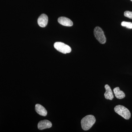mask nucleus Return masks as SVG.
Listing matches in <instances>:
<instances>
[{
  "instance_id": "nucleus-6",
  "label": "nucleus",
  "mask_w": 132,
  "mask_h": 132,
  "mask_svg": "<svg viewBox=\"0 0 132 132\" xmlns=\"http://www.w3.org/2000/svg\"><path fill=\"white\" fill-rule=\"evenodd\" d=\"M52 124L50 121L48 120L41 121L38 123V129L40 130L49 128L52 127Z\"/></svg>"
},
{
  "instance_id": "nucleus-2",
  "label": "nucleus",
  "mask_w": 132,
  "mask_h": 132,
  "mask_svg": "<svg viewBox=\"0 0 132 132\" xmlns=\"http://www.w3.org/2000/svg\"><path fill=\"white\" fill-rule=\"evenodd\" d=\"M114 111L126 120H128L131 118V113L129 110L126 108L121 105H118L114 108Z\"/></svg>"
},
{
  "instance_id": "nucleus-12",
  "label": "nucleus",
  "mask_w": 132,
  "mask_h": 132,
  "mask_svg": "<svg viewBox=\"0 0 132 132\" xmlns=\"http://www.w3.org/2000/svg\"><path fill=\"white\" fill-rule=\"evenodd\" d=\"M124 15L129 19H132V12L127 11L124 13Z\"/></svg>"
},
{
  "instance_id": "nucleus-8",
  "label": "nucleus",
  "mask_w": 132,
  "mask_h": 132,
  "mask_svg": "<svg viewBox=\"0 0 132 132\" xmlns=\"http://www.w3.org/2000/svg\"><path fill=\"white\" fill-rule=\"evenodd\" d=\"M35 108L36 112L39 115L43 116H46L47 115V111L44 107L40 104H36Z\"/></svg>"
},
{
  "instance_id": "nucleus-3",
  "label": "nucleus",
  "mask_w": 132,
  "mask_h": 132,
  "mask_svg": "<svg viewBox=\"0 0 132 132\" xmlns=\"http://www.w3.org/2000/svg\"><path fill=\"white\" fill-rule=\"evenodd\" d=\"M95 37L99 42L104 44L106 42V38L105 36L104 31L100 27H96L94 29Z\"/></svg>"
},
{
  "instance_id": "nucleus-5",
  "label": "nucleus",
  "mask_w": 132,
  "mask_h": 132,
  "mask_svg": "<svg viewBox=\"0 0 132 132\" xmlns=\"http://www.w3.org/2000/svg\"><path fill=\"white\" fill-rule=\"evenodd\" d=\"M48 18L46 15L42 14L39 17L38 20V25L41 27H45L47 25Z\"/></svg>"
},
{
  "instance_id": "nucleus-13",
  "label": "nucleus",
  "mask_w": 132,
  "mask_h": 132,
  "mask_svg": "<svg viewBox=\"0 0 132 132\" xmlns=\"http://www.w3.org/2000/svg\"><path fill=\"white\" fill-rule=\"evenodd\" d=\"M131 1L132 2V0H131Z\"/></svg>"
},
{
  "instance_id": "nucleus-10",
  "label": "nucleus",
  "mask_w": 132,
  "mask_h": 132,
  "mask_svg": "<svg viewBox=\"0 0 132 132\" xmlns=\"http://www.w3.org/2000/svg\"><path fill=\"white\" fill-rule=\"evenodd\" d=\"M114 93L117 98L122 99L124 98L126 96L124 92L120 90L119 87H116L113 89Z\"/></svg>"
},
{
  "instance_id": "nucleus-7",
  "label": "nucleus",
  "mask_w": 132,
  "mask_h": 132,
  "mask_svg": "<svg viewBox=\"0 0 132 132\" xmlns=\"http://www.w3.org/2000/svg\"><path fill=\"white\" fill-rule=\"evenodd\" d=\"M58 21L60 24L66 27H71L73 25L72 21L70 19L64 16L59 18Z\"/></svg>"
},
{
  "instance_id": "nucleus-11",
  "label": "nucleus",
  "mask_w": 132,
  "mask_h": 132,
  "mask_svg": "<svg viewBox=\"0 0 132 132\" xmlns=\"http://www.w3.org/2000/svg\"><path fill=\"white\" fill-rule=\"evenodd\" d=\"M121 26L126 27L127 28L132 29V23L128 22L123 21L121 23Z\"/></svg>"
},
{
  "instance_id": "nucleus-9",
  "label": "nucleus",
  "mask_w": 132,
  "mask_h": 132,
  "mask_svg": "<svg viewBox=\"0 0 132 132\" xmlns=\"http://www.w3.org/2000/svg\"><path fill=\"white\" fill-rule=\"evenodd\" d=\"M105 88L106 90L105 93L104 94L105 98L107 100H112L114 98V95L111 88L108 85H105Z\"/></svg>"
},
{
  "instance_id": "nucleus-1",
  "label": "nucleus",
  "mask_w": 132,
  "mask_h": 132,
  "mask_svg": "<svg viewBox=\"0 0 132 132\" xmlns=\"http://www.w3.org/2000/svg\"><path fill=\"white\" fill-rule=\"evenodd\" d=\"M96 121V119L94 116H86L82 118L81 120V126L82 129L85 131H87L90 129Z\"/></svg>"
},
{
  "instance_id": "nucleus-4",
  "label": "nucleus",
  "mask_w": 132,
  "mask_h": 132,
  "mask_svg": "<svg viewBox=\"0 0 132 132\" xmlns=\"http://www.w3.org/2000/svg\"><path fill=\"white\" fill-rule=\"evenodd\" d=\"M54 47L57 51L62 53H71L72 49L68 45H66L63 43L56 42L54 44Z\"/></svg>"
}]
</instances>
